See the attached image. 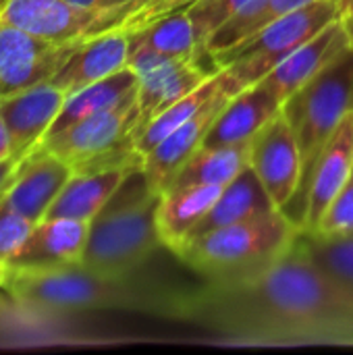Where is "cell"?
I'll return each mask as SVG.
<instances>
[{
    "mask_svg": "<svg viewBox=\"0 0 353 355\" xmlns=\"http://www.w3.org/2000/svg\"><path fill=\"white\" fill-rule=\"evenodd\" d=\"M312 233L322 237L353 235V181H350L343 191L333 200V204L327 208Z\"/></svg>",
    "mask_w": 353,
    "mask_h": 355,
    "instance_id": "31",
    "label": "cell"
},
{
    "mask_svg": "<svg viewBox=\"0 0 353 355\" xmlns=\"http://www.w3.org/2000/svg\"><path fill=\"white\" fill-rule=\"evenodd\" d=\"M2 291L23 312L67 316L94 310H133L173 318L181 291L135 281L108 279L81 264L71 266H6Z\"/></svg>",
    "mask_w": 353,
    "mask_h": 355,
    "instance_id": "2",
    "label": "cell"
},
{
    "mask_svg": "<svg viewBox=\"0 0 353 355\" xmlns=\"http://www.w3.org/2000/svg\"><path fill=\"white\" fill-rule=\"evenodd\" d=\"M231 89L233 94H237L233 89V85L229 83L225 71L218 67V71L214 75H210L202 85H198L193 92H189L187 96H183L181 100H177L175 104H171L169 108H164L162 112H158L141 131L135 148L141 156H146L154 146H158L162 139H166L175 129H179L181 125H185L191 116H196L208 102H212L221 92Z\"/></svg>",
    "mask_w": 353,
    "mask_h": 355,
    "instance_id": "26",
    "label": "cell"
},
{
    "mask_svg": "<svg viewBox=\"0 0 353 355\" xmlns=\"http://www.w3.org/2000/svg\"><path fill=\"white\" fill-rule=\"evenodd\" d=\"M343 21V27L347 31V37H350V44L353 46V17H347V19H341Z\"/></svg>",
    "mask_w": 353,
    "mask_h": 355,
    "instance_id": "37",
    "label": "cell"
},
{
    "mask_svg": "<svg viewBox=\"0 0 353 355\" xmlns=\"http://www.w3.org/2000/svg\"><path fill=\"white\" fill-rule=\"evenodd\" d=\"M335 4L341 12V19L353 17V0H335Z\"/></svg>",
    "mask_w": 353,
    "mask_h": 355,
    "instance_id": "36",
    "label": "cell"
},
{
    "mask_svg": "<svg viewBox=\"0 0 353 355\" xmlns=\"http://www.w3.org/2000/svg\"><path fill=\"white\" fill-rule=\"evenodd\" d=\"M223 187L218 185H183L169 187L160 193L156 225L162 245L175 256L191 237L200 220L216 204Z\"/></svg>",
    "mask_w": 353,
    "mask_h": 355,
    "instance_id": "20",
    "label": "cell"
},
{
    "mask_svg": "<svg viewBox=\"0 0 353 355\" xmlns=\"http://www.w3.org/2000/svg\"><path fill=\"white\" fill-rule=\"evenodd\" d=\"M0 291H2V289H0Z\"/></svg>",
    "mask_w": 353,
    "mask_h": 355,
    "instance_id": "40",
    "label": "cell"
},
{
    "mask_svg": "<svg viewBox=\"0 0 353 355\" xmlns=\"http://www.w3.org/2000/svg\"><path fill=\"white\" fill-rule=\"evenodd\" d=\"M135 94H137V77L129 67H125L123 71H119L110 77H104L92 85H85L67 96L62 110L56 116V121L52 123L46 137H52L87 116L106 112V110L123 104L125 100L133 98Z\"/></svg>",
    "mask_w": 353,
    "mask_h": 355,
    "instance_id": "23",
    "label": "cell"
},
{
    "mask_svg": "<svg viewBox=\"0 0 353 355\" xmlns=\"http://www.w3.org/2000/svg\"><path fill=\"white\" fill-rule=\"evenodd\" d=\"M127 67L137 77L139 131L164 108L193 92L218 69H204L200 58H171L146 48H129Z\"/></svg>",
    "mask_w": 353,
    "mask_h": 355,
    "instance_id": "8",
    "label": "cell"
},
{
    "mask_svg": "<svg viewBox=\"0 0 353 355\" xmlns=\"http://www.w3.org/2000/svg\"><path fill=\"white\" fill-rule=\"evenodd\" d=\"M160 193L135 168L100 214L89 223V237L81 266L108 279L133 277L156 250L164 248L156 208Z\"/></svg>",
    "mask_w": 353,
    "mask_h": 355,
    "instance_id": "3",
    "label": "cell"
},
{
    "mask_svg": "<svg viewBox=\"0 0 353 355\" xmlns=\"http://www.w3.org/2000/svg\"><path fill=\"white\" fill-rule=\"evenodd\" d=\"M75 6H83V8H94L98 4V0H69Z\"/></svg>",
    "mask_w": 353,
    "mask_h": 355,
    "instance_id": "38",
    "label": "cell"
},
{
    "mask_svg": "<svg viewBox=\"0 0 353 355\" xmlns=\"http://www.w3.org/2000/svg\"><path fill=\"white\" fill-rule=\"evenodd\" d=\"M89 223L75 218H44L29 231L6 266H71L81 264Z\"/></svg>",
    "mask_w": 353,
    "mask_h": 355,
    "instance_id": "18",
    "label": "cell"
},
{
    "mask_svg": "<svg viewBox=\"0 0 353 355\" xmlns=\"http://www.w3.org/2000/svg\"><path fill=\"white\" fill-rule=\"evenodd\" d=\"M252 2L254 0H200L187 10L198 44V58L210 56L206 54V44L212 37V33L227 21L237 17L241 10H246Z\"/></svg>",
    "mask_w": 353,
    "mask_h": 355,
    "instance_id": "29",
    "label": "cell"
},
{
    "mask_svg": "<svg viewBox=\"0 0 353 355\" xmlns=\"http://www.w3.org/2000/svg\"><path fill=\"white\" fill-rule=\"evenodd\" d=\"M71 175L73 168L40 144L17 166L6 191L2 193V202L37 225L46 218Z\"/></svg>",
    "mask_w": 353,
    "mask_h": 355,
    "instance_id": "11",
    "label": "cell"
},
{
    "mask_svg": "<svg viewBox=\"0 0 353 355\" xmlns=\"http://www.w3.org/2000/svg\"><path fill=\"white\" fill-rule=\"evenodd\" d=\"M100 15L96 8L75 6L69 0H2L0 23L19 27L52 42L89 37Z\"/></svg>",
    "mask_w": 353,
    "mask_h": 355,
    "instance_id": "12",
    "label": "cell"
},
{
    "mask_svg": "<svg viewBox=\"0 0 353 355\" xmlns=\"http://www.w3.org/2000/svg\"><path fill=\"white\" fill-rule=\"evenodd\" d=\"M352 181H353V171H352Z\"/></svg>",
    "mask_w": 353,
    "mask_h": 355,
    "instance_id": "39",
    "label": "cell"
},
{
    "mask_svg": "<svg viewBox=\"0 0 353 355\" xmlns=\"http://www.w3.org/2000/svg\"><path fill=\"white\" fill-rule=\"evenodd\" d=\"M350 46L343 21H333L298 50H293L273 73L260 83L283 104L310 79H314L325 67H329Z\"/></svg>",
    "mask_w": 353,
    "mask_h": 355,
    "instance_id": "16",
    "label": "cell"
},
{
    "mask_svg": "<svg viewBox=\"0 0 353 355\" xmlns=\"http://www.w3.org/2000/svg\"><path fill=\"white\" fill-rule=\"evenodd\" d=\"M250 166V144L202 146L175 175L169 187L218 185L225 187ZM166 187V189H169Z\"/></svg>",
    "mask_w": 353,
    "mask_h": 355,
    "instance_id": "24",
    "label": "cell"
},
{
    "mask_svg": "<svg viewBox=\"0 0 353 355\" xmlns=\"http://www.w3.org/2000/svg\"><path fill=\"white\" fill-rule=\"evenodd\" d=\"M173 320L231 345L353 347V297L312 262L302 235L283 258L254 275L181 291Z\"/></svg>",
    "mask_w": 353,
    "mask_h": 355,
    "instance_id": "1",
    "label": "cell"
},
{
    "mask_svg": "<svg viewBox=\"0 0 353 355\" xmlns=\"http://www.w3.org/2000/svg\"><path fill=\"white\" fill-rule=\"evenodd\" d=\"M281 106L283 104L262 83H254L241 89L227 102L212 129L208 131L204 146L250 144L260 133V129L281 112Z\"/></svg>",
    "mask_w": 353,
    "mask_h": 355,
    "instance_id": "19",
    "label": "cell"
},
{
    "mask_svg": "<svg viewBox=\"0 0 353 355\" xmlns=\"http://www.w3.org/2000/svg\"><path fill=\"white\" fill-rule=\"evenodd\" d=\"M353 171V112H350L333 137L320 152L314 175L310 181L306 208H304V233H312L320 223L327 208L352 181Z\"/></svg>",
    "mask_w": 353,
    "mask_h": 355,
    "instance_id": "17",
    "label": "cell"
},
{
    "mask_svg": "<svg viewBox=\"0 0 353 355\" xmlns=\"http://www.w3.org/2000/svg\"><path fill=\"white\" fill-rule=\"evenodd\" d=\"M139 108L137 94L123 104L87 116L64 131L46 137L42 146L64 160L73 173H92L144 162L137 152Z\"/></svg>",
    "mask_w": 353,
    "mask_h": 355,
    "instance_id": "6",
    "label": "cell"
},
{
    "mask_svg": "<svg viewBox=\"0 0 353 355\" xmlns=\"http://www.w3.org/2000/svg\"><path fill=\"white\" fill-rule=\"evenodd\" d=\"M275 210H279V208L273 204L270 196L262 187L256 173L248 166L237 179H233L229 185L223 187L216 204L200 220V225L193 229V233H191V237L187 241L198 239V237H202V235H206L210 231H216V229H223V227H229V225L260 218V216L270 214Z\"/></svg>",
    "mask_w": 353,
    "mask_h": 355,
    "instance_id": "22",
    "label": "cell"
},
{
    "mask_svg": "<svg viewBox=\"0 0 353 355\" xmlns=\"http://www.w3.org/2000/svg\"><path fill=\"white\" fill-rule=\"evenodd\" d=\"M302 156V179L293 202L283 210L295 225H304V208L316 160L341 121L353 112V46L350 44L302 89L281 106Z\"/></svg>",
    "mask_w": 353,
    "mask_h": 355,
    "instance_id": "4",
    "label": "cell"
},
{
    "mask_svg": "<svg viewBox=\"0 0 353 355\" xmlns=\"http://www.w3.org/2000/svg\"><path fill=\"white\" fill-rule=\"evenodd\" d=\"M64 100V89L52 81L0 98V116L10 135V156L23 158L44 141Z\"/></svg>",
    "mask_w": 353,
    "mask_h": 355,
    "instance_id": "13",
    "label": "cell"
},
{
    "mask_svg": "<svg viewBox=\"0 0 353 355\" xmlns=\"http://www.w3.org/2000/svg\"><path fill=\"white\" fill-rule=\"evenodd\" d=\"M77 42H52L0 23V98L50 81Z\"/></svg>",
    "mask_w": 353,
    "mask_h": 355,
    "instance_id": "9",
    "label": "cell"
},
{
    "mask_svg": "<svg viewBox=\"0 0 353 355\" xmlns=\"http://www.w3.org/2000/svg\"><path fill=\"white\" fill-rule=\"evenodd\" d=\"M339 19L341 12L335 0L316 2L268 23L237 48L214 58V62L225 71L229 83L239 94L241 89L260 83L293 50Z\"/></svg>",
    "mask_w": 353,
    "mask_h": 355,
    "instance_id": "7",
    "label": "cell"
},
{
    "mask_svg": "<svg viewBox=\"0 0 353 355\" xmlns=\"http://www.w3.org/2000/svg\"><path fill=\"white\" fill-rule=\"evenodd\" d=\"M6 158H10V135L0 116V160H6Z\"/></svg>",
    "mask_w": 353,
    "mask_h": 355,
    "instance_id": "35",
    "label": "cell"
},
{
    "mask_svg": "<svg viewBox=\"0 0 353 355\" xmlns=\"http://www.w3.org/2000/svg\"><path fill=\"white\" fill-rule=\"evenodd\" d=\"M233 96L235 94L231 89L221 92L196 116H191L185 125L175 129L166 139H162L144 156L141 171L148 179V185L154 191L162 193L171 185L175 175L183 168V164L204 146L208 131L212 129L214 121Z\"/></svg>",
    "mask_w": 353,
    "mask_h": 355,
    "instance_id": "14",
    "label": "cell"
},
{
    "mask_svg": "<svg viewBox=\"0 0 353 355\" xmlns=\"http://www.w3.org/2000/svg\"><path fill=\"white\" fill-rule=\"evenodd\" d=\"M250 168L279 210L293 202L302 179V156L283 110L250 141Z\"/></svg>",
    "mask_w": 353,
    "mask_h": 355,
    "instance_id": "10",
    "label": "cell"
},
{
    "mask_svg": "<svg viewBox=\"0 0 353 355\" xmlns=\"http://www.w3.org/2000/svg\"><path fill=\"white\" fill-rule=\"evenodd\" d=\"M129 48L131 40L123 29H108L98 35L83 37L77 42L73 52L50 81L69 96L85 85L123 71L129 62Z\"/></svg>",
    "mask_w": 353,
    "mask_h": 355,
    "instance_id": "15",
    "label": "cell"
},
{
    "mask_svg": "<svg viewBox=\"0 0 353 355\" xmlns=\"http://www.w3.org/2000/svg\"><path fill=\"white\" fill-rule=\"evenodd\" d=\"M31 229H33V223L17 214L15 210H10L2 202V196H0V266L6 268V264L23 245Z\"/></svg>",
    "mask_w": 353,
    "mask_h": 355,
    "instance_id": "32",
    "label": "cell"
},
{
    "mask_svg": "<svg viewBox=\"0 0 353 355\" xmlns=\"http://www.w3.org/2000/svg\"><path fill=\"white\" fill-rule=\"evenodd\" d=\"M196 2L200 0H141L121 17L112 29H123L131 35L164 17L189 10Z\"/></svg>",
    "mask_w": 353,
    "mask_h": 355,
    "instance_id": "30",
    "label": "cell"
},
{
    "mask_svg": "<svg viewBox=\"0 0 353 355\" xmlns=\"http://www.w3.org/2000/svg\"><path fill=\"white\" fill-rule=\"evenodd\" d=\"M129 40L131 48H146L171 58H198V44L187 10L164 17L131 33Z\"/></svg>",
    "mask_w": 353,
    "mask_h": 355,
    "instance_id": "27",
    "label": "cell"
},
{
    "mask_svg": "<svg viewBox=\"0 0 353 355\" xmlns=\"http://www.w3.org/2000/svg\"><path fill=\"white\" fill-rule=\"evenodd\" d=\"M135 168H141V164L73 173L50 206L46 218H75L92 223Z\"/></svg>",
    "mask_w": 353,
    "mask_h": 355,
    "instance_id": "21",
    "label": "cell"
},
{
    "mask_svg": "<svg viewBox=\"0 0 353 355\" xmlns=\"http://www.w3.org/2000/svg\"><path fill=\"white\" fill-rule=\"evenodd\" d=\"M137 2H141V0H98V4H96L94 8L98 10L100 19H98V23H96L92 35H98V33H102V31L112 29V27L117 25V21H119L131 6H135ZM92 35H89V37H92Z\"/></svg>",
    "mask_w": 353,
    "mask_h": 355,
    "instance_id": "33",
    "label": "cell"
},
{
    "mask_svg": "<svg viewBox=\"0 0 353 355\" xmlns=\"http://www.w3.org/2000/svg\"><path fill=\"white\" fill-rule=\"evenodd\" d=\"M0 2H2V0H0Z\"/></svg>",
    "mask_w": 353,
    "mask_h": 355,
    "instance_id": "41",
    "label": "cell"
},
{
    "mask_svg": "<svg viewBox=\"0 0 353 355\" xmlns=\"http://www.w3.org/2000/svg\"><path fill=\"white\" fill-rule=\"evenodd\" d=\"M302 245L312 262L353 297V237H322L302 233Z\"/></svg>",
    "mask_w": 353,
    "mask_h": 355,
    "instance_id": "28",
    "label": "cell"
},
{
    "mask_svg": "<svg viewBox=\"0 0 353 355\" xmlns=\"http://www.w3.org/2000/svg\"><path fill=\"white\" fill-rule=\"evenodd\" d=\"M316 2H325V0H254L246 10H241L237 17H233L231 21H227L223 27H218L212 37L206 44V54L214 58H218L221 54L237 48L239 44H243L246 40H250L254 33H258L260 29H264L268 23L302 10L306 6H312Z\"/></svg>",
    "mask_w": 353,
    "mask_h": 355,
    "instance_id": "25",
    "label": "cell"
},
{
    "mask_svg": "<svg viewBox=\"0 0 353 355\" xmlns=\"http://www.w3.org/2000/svg\"><path fill=\"white\" fill-rule=\"evenodd\" d=\"M23 158H25V156H23ZM23 158L10 156V158H6V160H0V196L6 191V187H8V183H10V179H12V175H15V171H17V166L21 164Z\"/></svg>",
    "mask_w": 353,
    "mask_h": 355,
    "instance_id": "34",
    "label": "cell"
},
{
    "mask_svg": "<svg viewBox=\"0 0 353 355\" xmlns=\"http://www.w3.org/2000/svg\"><path fill=\"white\" fill-rule=\"evenodd\" d=\"M302 233V227L283 210H275L191 239L175 256L204 281L237 279L275 264L298 243Z\"/></svg>",
    "mask_w": 353,
    "mask_h": 355,
    "instance_id": "5",
    "label": "cell"
}]
</instances>
